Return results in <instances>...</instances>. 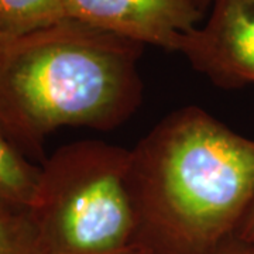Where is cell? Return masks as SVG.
<instances>
[{
  "mask_svg": "<svg viewBox=\"0 0 254 254\" xmlns=\"http://www.w3.org/2000/svg\"><path fill=\"white\" fill-rule=\"evenodd\" d=\"M131 150L137 246L154 254H216L254 203V140L199 106L157 123Z\"/></svg>",
  "mask_w": 254,
  "mask_h": 254,
  "instance_id": "cell-1",
  "label": "cell"
},
{
  "mask_svg": "<svg viewBox=\"0 0 254 254\" xmlns=\"http://www.w3.org/2000/svg\"><path fill=\"white\" fill-rule=\"evenodd\" d=\"M144 46L66 18L0 44V136L43 157L64 127L113 130L143 99Z\"/></svg>",
  "mask_w": 254,
  "mask_h": 254,
  "instance_id": "cell-2",
  "label": "cell"
},
{
  "mask_svg": "<svg viewBox=\"0 0 254 254\" xmlns=\"http://www.w3.org/2000/svg\"><path fill=\"white\" fill-rule=\"evenodd\" d=\"M131 150L82 140L40 167L28 209L46 254H125L137 246L130 187Z\"/></svg>",
  "mask_w": 254,
  "mask_h": 254,
  "instance_id": "cell-3",
  "label": "cell"
},
{
  "mask_svg": "<svg viewBox=\"0 0 254 254\" xmlns=\"http://www.w3.org/2000/svg\"><path fill=\"white\" fill-rule=\"evenodd\" d=\"M213 85H254V0H213L205 23L187 33L180 51Z\"/></svg>",
  "mask_w": 254,
  "mask_h": 254,
  "instance_id": "cell-4",
  "label": "cell"
},
{
  "mask_svg": "<svg viewBox=\"0 0 254 254\" xmlns=\"http://www.w3.org/2000/svg\"><path fill=\"white\" fill-rule=\"evenodd\" d=\"M64 7L71 20L175 53L205 14L195 0H64Z\"/></svg>",
  "mask_w": 254,
  "mask_h": 254,
  "instance_id": "cell-5",
  "label": "cell"
},
{
  "mask_svg": "<svg viewBox=\"0 0 254 254\" xmlns=\"http://www.w3.org/2000/svg\"><path fill=\"white\" fill-rule=\"evenodd\" d=\"M40 181V167L0 136V206L28 210Z\"/></svg>",
  "mask_w": 254,
  "mask_h": 254,
  "instance_id": "cell-6",
  "label": "cell"
},
{
  "mask_svg": "<svg viewBox=\"0 0 254 254\" xmlns=\"http://www.w3.org/2000/svg\"><path fill=\"white\" fill-rule=\"evenodd\" d=\"M64 0H0V34L17 38L66 20Z\"/></svg>",
  "mask_w": 254,
  "mask_h": 254,
  "instance_id": "cell-7",
  "label": "cell"
},
{
  "mask_svg": "<svg viewBox=\"0 0 254 254\" xmlns=\"http://www.w3.org/2000/svg\"><path fill=\"white\" fill-rule=\"evenodd\" d=\"M0 254H46L28 210L0 206Z\"/></svg>",
  "mask_w": 254,
  "mask_h": 254,
  "instance_id": "cell-8",
  "label": "cell"
},
{
  "mask_svg": "<svg viewBox=\"0 0 254 254\" xmlns=\"http://www.w3.org/2000/svg\"><path fill=\"white\" fill-rule=\"evenodd\" d=\"M235 239L249 247H254V203L237 229Z\"/></svg>",
  "mask_w": 254,
  "mask_h": 254,
  "instance_id": "cell-9",
  "label": "cell"
},
{
  "mask_svg": "<svg viewBox=\"0 0 254 254\" xmlns=\"http://www.w3.org/2000/svg\"><path fill=\"white\" fill-rule=\"evenodd\" d=\"M216 254H253L249 246L240 243L236 239L229 240L226 245H223Z\"/></svg>",
  "mask_w": 254,
  "mask_h": 254,
  "instance_id": "cell-10",
  "label": "cell"
},
{
  "mask_svg": "<svg viewBox=\"0 0 254 254\" xmlns=\"http://www.w3.org/2000/svg\"><path fill=\"white\" fill-rule=\"evenodd\" d=\"M125 254H154L153 252H150L148 249L145 247H141V246H136L134 249H131L130 252H127Z\"/></svg>",
  "mask_w": 254,
  "mask_h": 254,
  "instance_id": "cell-11",
  "label": "cell"
},
{
  "mask_svg": "<svg viewBox=\"0 0 254 254\" xmlns=\"http://www.w3.org/2000/svg\"><path fill=\"white\" fill-rule=\"evenodd\" d=\"M195 1H196V4L199 6L200 9L203 10V11H206V10H209L213 0H195Z\"/></svg>",
  "mask_w": 254,
  "mask_h": 254,
  "instance_id": "cell-12",
  "label": "cell"
},
{
  "mask_svg": "<svg viewBox=\"0 0 254 254\" xmlns=\"http://www.w3.org/2000/svg\"><path fill=\"white\" fill-rule=\"evenodd\" d=\"M4 40H6V38H4V37H3V36H1V34H0V44H1V43H3Z\"/></svg>",
  "mask_w": 254,
  "mask_h": 254,
  "instance_id": "cell-13",
  "label": "cell"
},
{
  "mask_svg": "<svg viewBox=\"0 0 254 254\" xmlns=\"http://www.w3.org/2000/svg\"><path fill=\"white\" fill-rule=\"evenodd\" d=\"M250 250H252V253L254 254V247H250Z\"/></svg>",
  "mask_w": 254,
  "mask_h": 254,
  "instance_id": "cell-14",
  "label": "cell"
}]
</instances>
